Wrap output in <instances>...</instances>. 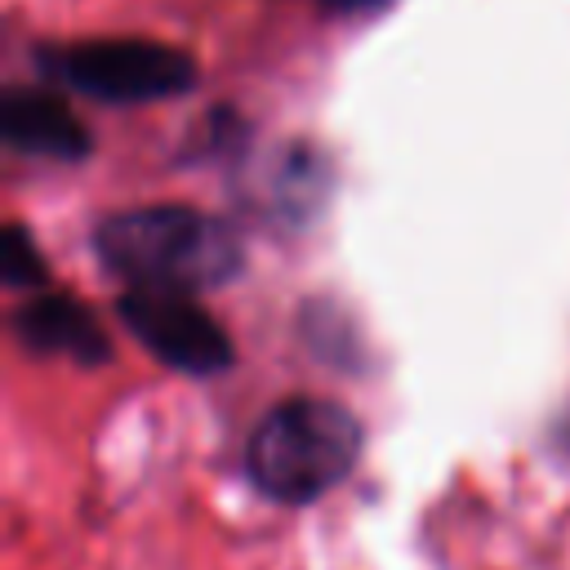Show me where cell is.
I'll return each instance as SVG.
<instances>
[{"mask_svg": "<svg viewBox=\"0 0 570 570\" xmlns=\"http://www.w3.org/2000/svg\"><path fill=\"white\" fill-rule=\"evenodd\" d=\"M45 71L107 102H156L191 89L196 80L191 58L156 40H76L49 49Z\"/></svg>", "mask_w": 570, "mask_h": 570, "instance_id": "cell-3", "label": "cell"}, {"mask_svg": "<svg viewBox=\"0 0 570 570\" xmlns=\"http://www.w3.org/2000/svg\"><path fill=\"white\" fill-rule=\"evenodd\" d=\"M13 330L27 343V352H58L80 365H98L111 356V343L94 312L67 294H36L13 312Z\"/></svg>", "mask_w": 570, "mask_h": 570, "instance_id": "cell-5", "label": "cell"}, {"mask_svg": "<svg viewBox=\"0 0 570 570\" xmlns=\"http://www.w3.org/2000/svg\"><path fill=\"white\" fill-rule=\"evenodd\" d=\"M356 454L361 423L352 410L321 396H289L249 432L245 472L276 503H312L352 472Z\"/></svg>", "mask_w": 570, "mask_h": 570, "instance_id": "cell-2", "label": "cell"}, {"mask_svg": "<svg viewBox=\"0 0 570 570\" xmlns=\"http://www.w3.org/2000/svg\"><path fill=\"white\" fill-rule=\"evenodd\" d=\"M94 249L111 276L129 289H178L200 294L240 272L236 232L187 205L125 209L98 223Z\"/></svg>", "mask_w": 570, "mask_h": 570, "instance_id": "cell-1", "label": "cell"}, {"mask_svg": "<svg viewBox=\"0 0 570 570\" xmlns=\"http://www.w3.org/2000/svg\"><path fill=\"white\" fill-rule=\"evenodd\" d=\"M120 321L138 343H147L165 365L183 374H214L232 365L227 330L196 303V294L178 289H125L116 303Z\"/></svg>", "mask_w": 570, "mask_h": 570, "instance_id": "cell-4", "label": "cell"}, {"mask_svg": "<svg viewBox=\"0 0 570 570\" xmlns=\"http://www.w3.org/2000/svg\"><path fill=\"white\" fill-rule=\"evenodd\" d=\"M0 272H4V285H13V289H40L45 285V258L18 223L4 227V267Z\"/></svg>", "mask_w": 570, "mask_h": 570, "instance_id": "cell-7", "label": "cell"}, {"mask_svg": "<svg viewBox=\"0 0 570 570\" xmlns=\"http://www.w3.org/2000/svg\"><path fill=\"white\" fill-rule=\"evenodd\" d=\"M0 129L9 147L27 156H53V160H80L89 151L85 125L71 116V107L40 89H9L0 107Z\"/></svg>", "mask_w": 570, "mask_h": 570, "instance_id": "cell-6", "label": "cell"}, {"mask_svg": "<svg viewBox=\"0 0 570 570\" xmlns=\"http://www.w3.org/2000/svg\"><path fill=\"white\" fill-rule=\"evenodd\" d=\"M325 9H334V13H365V9H379V4H387V0H321Z\"/></svg>", "mask_w": 570, "mask_h": 570, "instance_id": "cell-8", "label": "cell"}]
</instances>
